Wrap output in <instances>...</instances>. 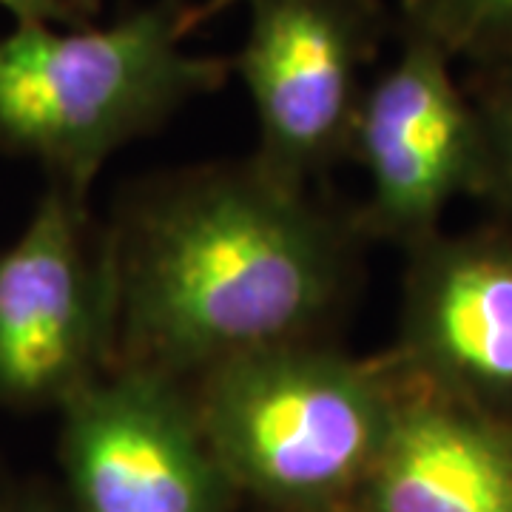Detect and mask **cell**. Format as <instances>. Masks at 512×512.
<instances>
[{"label":"cell","instance_id":"cell-6","mask_svg":"<svg viewBox=\"0 0 512 512\" xmlns=\"http://www.w3.org/2000/svg\"><path fill=\"white\" fill-rule=\"evenodd\" d=\"M399 57L367 83L348 160L365 168L367 194L353 220L367 242L413 248L441 231L458 197H478L484 137L476 103L433 40L396 29Z\"/></svg>","mask_w":512,"mask_h":512},{"label":"cell","instance_id":"cell-3","mask_svg":"<svg viewBox=\"0 0 512 512\" xmlns=\"http://www.w3.org/2000/svg\"><path fill=\"white\" fill-rule=\"evenodd\" d=\"M402 384L387 350L359 359L319 339L222 362L188 387L231 481L285 507L325 510L362 493Z\"/></svg>","mask_w":512,"mask_h":512},{"label":"cell","instance_id":"cell-12","mask_svg":"<svg viewBox=\"0 0 512 512\" xmlns=\"http://www.w3.org/2000/svg\"><path fill=\"white\" fill-rule=\"evenodd\" d=\"M18 23H55V26H83L89 20L74 9L72 0H0Z\"/></svg>","mask_w":512,"mask_h":512},{"label":"cell","instance_id":"cell-8","mask_svg":"<svg viewBox=\"0 0 512 512\" xmlns=\"http://www.w3.org/2000/svg\"><path fill=\"white\" fill-rule=\"evenodd\" d=\"M396 342L413 379L512 421V231H436L404 251Z\"/></svg>","mask_w":512,"mask_h":512},{"label":"cell","instance_id":"cell-1","mask_svg":"<svg viewBox=\"0 0 512 512\" xmlns=\"http://www.w3.org/2000/svg\"><path fill=\"white\" fill-rule=\"evenodd\" d=\"M109 239L114 367L185 384L256 350L333 339L367 242L353 211L279 183L254 157L128 188Z\"/></svg>","mask_w":512,"mask_h":512},{"label":"cell","instance_id":"cell-9","mask_svg":"<svg viewBox=\"0 0 512 512\" xmlns=\"http://www.w3.org/2000/svg\"><path fill=\"white\" fill-rule=\"evenodd\" d=\"M402 376V399L359 493L365 510L512 512V421Z\"/></svg>","mask_w":512,"mask_h":512},{"label":"cell","instance_id":"cell-4","mask_svg":"<svg viewBox=\"0 0 512 512\" xmlns=\"http://www.w3.org/2000/svg\"><path fill=\"white\" fill-rule=\"evenodd\" d=\"M117 279L109 225L52 183L0 251V402L63 404L114 367Z\"/></svg>","mask_w":512,"mask_h":512},{"label":"cell","instance_id":"cell-13","mask_svg":"<svg viewBox=\"0 0 512 512\" xmlns=\"http://www.w3.org/2000/svg\"><path fill=\"white\" fill-rule=\"evenodd\" d=\"M74 9L83 15L86 20H92L97 15V9H100V0H72Z\"/></svg>","mask_w":512,"mask_h":512},{"label":"cell","instance_id":"cell-5","mask_svg":"<svg viewBox=\"0 0 512 512\" xmlns=\"http://www.w3.org/2000/svg\"><path fill=\"white\" fill-rule=\"evenodd\" d=\"M248 40L231 60L256 114L254 163L311 188L348 160L362 69L396 18L382 0H248Z\"/></svg>","mask_w":512,"mask_h":512},{"label":"cell","instance_id":"cell-11","mask_svg":"<svg viewBox=\"0 0 512 512\" xmlns=\"http://www.w3.org/2000/svg\"><path fill=\"white\" fill-rule=\"evenodd\" d=\"M473 97L484 137V183L478 200L493 205L512 231V63L473 69L464 83Z\"/></svg>","mask_w":512,"mask_h":512},{"label":"cell","instance_id":"cell-10","mask_svg":"<svg viewBox=\"0 0 512 512\" xmlns=\"http://www.w3.org/2000/svg\"><path fill=\"white\" fill-rule=\"evenodd\" d=\"M396 29L433 40L473 69L512 63V0H402Z\"/></svg>","mask_w":512,"mask_h":512},{"label":"cell","instance_id":"cell-7","mask_svg":"<svg viewBox=\"0 0 512 512\" xmlns=\"http://www.w3.org/2000/svg\"><path fill=\"white\" fill-rule=\"evenodd\" d=\"M63 413V464L80 512H220L231 478L185 382L111 367Z\"/></svg>","mask_w":512,"mask_h":512},{"label":"cell","instance_id":"cell-2","mask_svg":"<svg viewBox=\"0 0 512 512\" xmlns=\"http://www.w3.org/2000/svg\"><path fill=\"white\" fill-rule=\"evenodd\" d=\"M228 3L154 0L103 29L18 23L0 37V148L32 157L52 183L89 197L111 154L228 83V57L183 46Z\"/></svg>","mask_w":512,"mask_h":512},{"label":"cell","instance_id":"cell-14","mask_svg":"<svg viewBox=\"0 0 512 512\" xmlns=\"http://www.w3.org/2000/svg\"><path fill=\"white\" fill-rule=\"evenodd\" d=\"M20 512H40V510H20Z\"/></svg>","mask_w":512,"mask_h":512}]
</instances>
